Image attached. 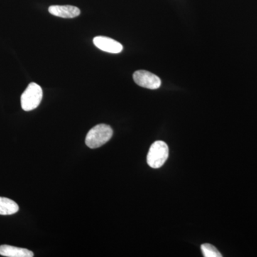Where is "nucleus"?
Masks as SVG:
<instances>
[{
	"instance_id": "nucleus-1",
	"label": "nucleus",
	"mask_w": 257,
	"mask_h": 257,
	"mask_svg": "<svg viewBox=\"0 0 257 257\" xmlns=\"http://www.w3.org/2000/svg\"><path fill=\"white\" fill-rule=\"evenodd\" d=\"M112 135V128L109 125L104 124L96 125L87 133L85 143L89 148H98L109 142Z\"/></svg>"
},
{
	"instance_id": "nucleus-2",
	"label": "nucleus",
	"mask_w": 257,
	"mask_h": 257,
	"mask_svg": "<svg viewBox=\"0 0 257 257\" xmlns=\"http://www.w3.org/2000/svg\"><path fill=\"white\" fill-rule=\"evenodd\" d=\"M43 96L41 87L35 82L30 83L21 96V106L23 110H34L40 105Z\"/></svg>"
},
{
	"instance_id": "nucleus-3",
	"label": "nucleus",
	"mask_w": 257,
	"mask_h": 257,
	"mask_svg": "<svg viewBox=\"0 0 257 257\" xmlns=\"http://www.w3.org/2000/svg\"><path fill=\"white\" fill-rule=\"evenodd\" d=\"M169 157V148L165 142L157 141L152 144L148 155L147 164L153 169L160 168Z\"/></svg>"
},
{
	"instance_id": "nucleus-4",
	"label": "nucleus",
	"mask_w": 257,
	"mask_h": 257,
	"mask_svg": "<svg viewBox=\"0 0 257 257\" xmlns=\"http://www.w3.org/2000/svg\"><path fill=\"white\" fill-rule=\"evenodd\" d=\"M133 79L139 86L147 89H159L162 84L160 77L146 70L136 71L133 74Z\"/></svg>"
},
{
	"instance_id": "nucleus-5",
	"label": "nucleus",
	"mask_w": 257,
	"mask_h": 257,
	"mask_svg": "<svg viewBox=\"0 0 257 257\" xmlns=\"http://www.w3.org/2000/svg\"><path fill=\"white\" fill-rule=\"evenodd\" d=\"M93 43L99 50L111 54L120 53L123 50V46L116 40L109 37L98 36L94 37Z\"/></svg>"
},
{
	"instance_id": "nucleus-6",
	"label": "nucleus",
	"mask_w": 257,
	"mask_h": 257,
	"mask_svg": "<svg viewBox=\"0 0 257 257\" xmlns=\"http://www.w3.org/2000/svg\"><path fill=\"white\" fill-rule=\"evenodd\" d=\"M48 10L51 15L62 18H74L80 15V10L71 5H52Z\"/></svg>"
},
{
	"instance_id": "nucleus-7",
	"label": "nucleus",
	"mask_w": 257,
	"mask_h": 257,
	"mask_svg": "<svg viewBox=\"0 0 257 257\" xmlns=\"http://www.w3.org/2000/svg\"><path fill=\"white\" fill-rule=\"evenodd\" d=\"M0 255L7 257H33L34 253L28 248L2 245L0 246Z\"/></svg>"
},
{
	"instance_id": "nucleus-8",
	"label": "nucleus",
	"mask_w": 257,
	"mask_h": 257,
	"mask_svg": "<svg viewBox=\"0 0 257 257\" xmlns=\"http://www.w3.org/2000/svg\"><path fill=\"white\" fill-rule=\"evenodd\" d=\"M19 211L16 202L6 197H0V215H12Z\"/></svg>"
},
{
	"instance_id": "nucleus-9",
	"label": "nucleus",
	"mask_w": 257,
	"mask_h": 257,
	"mask_svg": "<svg viewBox=\"0 0 257 257\" xmlns=\"http://www.w3.org/2000/svg\"><path fill=\"white\" fill-rule=\"evenodd\" d=\"M204 257H221L222 255L218 251L217 248L209 243H204L201 246Z\"/></svg>"
}]
</instances>
